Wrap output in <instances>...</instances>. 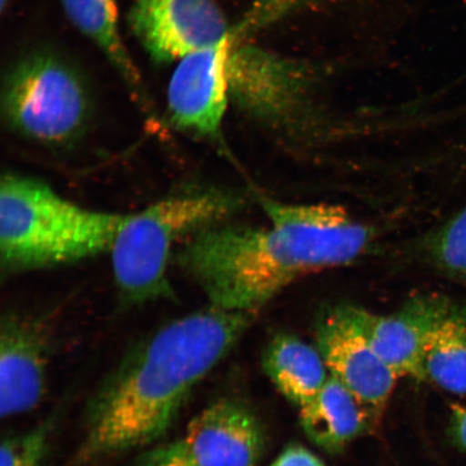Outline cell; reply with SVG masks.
Listing matches in <instances>:
<instances>
[{
  "mask_svg": "<svg viewBox=\"0 0 466 466\" xmlns=\"http://www.w3.org/2000/svg\"><path fill=\"white\" fill-rule=\"evenodd\" d=\"M231 36L180 58L167 89V107L179 129L217 137L228 97Z\"/></svg>",
  "mask_w": 466,
  "mask_h": 466,
  "instance_id": "obj_7",
  "label": "cell"
},
{
  "mask_svg": "<svg viewBox=\"0 0 466 466\" xmlns=\"http://www.w3.org/2000/svg\"><path fill=\"white\" fill-rule=\"evenodd\" d=\"M50 423L5 439L0 447V466H40L48 452Z\"/></svg>",
  "mask_w": 466,
  "mask_h": 466,
  "instance_id": "obj_18",
  "label": "cell"
},
{
  "mask_svg": "<svg viewBox=\"0 0 466 466\" xmlns=\"http://www.w3.org/2000/svg\"><path fill=\"white\" fill-rule=\"evenodd\" d=\"M451 304L446 296L421 294L389 316L355 306L349 310L370 347L395 374L419 380L425 347Z\"/></svg>",
  "mask_w": 466,
  "mask_h": 466,
  "instance_id": "obj_9",
  "label": "cell"
},
{
  "mask_svg": "<svg viewBox=\"0 0 466 466\" xmlns=\"http://www.w3.org/2000/svg\"><path fill=\"white\" fill-rule=\"evenodd\" d=\"M419 380L466 395V306L452 301L425 347Z\"/></svg>",
  "mask_w": 466,
  "mask_h": 466,
  "instance_id": "obj_15",
  "label": "cell"
},
{
  "mask_svg": "<svg viewBox=\"0 0 466 466\" xmlns=\"http://www.w3.org/2000/svg\"><path fill=\"white\" fill-rule=\"evenodd\" d=\"M131 28L156 62L167 63L229 36L214 0H133Z\"/></svg>",
  "mask_w": 466,
  "mask_h": 466,
  "instance_id": "obj_6",
  "label": "cell"
},
{
  "mask_svg": "<svg viewBox=\"0 0 466 466\" xmlns=\"http://www.w3.org/2000/svg\"><path fill=\"white\" fill-rule=\"evenodd\" d=\"M180 441L196 466H258L266 435L247 405L220 399L192 419Z\"/></svg>",
  "mask_w": 466,
  "mask_h": 466,
  "instance_id": "obj_10",
  "label": "cell"
},
{
  "mask_svg": "<svg viewBox=\"0 0 466 466\" xmlns=\"http://www.w3.org/2000/svg\"><path fill=\"white\" fill-rule=\"evenodd\" d=\"M269 227L215 224L195 233L173 259L209 306L256 312L289 284L329 269V254L299 204L258 195Z\"/></svg>",
  "mask_w": 466,
  "mask_h": 466,
  "instance_id": "obj_2",
  "label": "cell"
},
{
  "mask_svg": "<svg viewBox=\"0 0 466 466\" xmlns=\"http://www.w3.org/2000/svg\"><path fill=\"white\" fill-rule=\"evenodd\" d=\"M430 264L454 281L466 285V204L424 242Z\"/></svg>",
  "mask_w": 466,
  "mask_h": 466,
  "instance_id": "obj_17",
  "label": "cell"
},
{
  "mask_svg": "<svg viewBox=\"0 0 466 466\" xmlns=\"http://www.w3.org/2000/svg\"><path fill=\"white\" fill-rule=\"evenodd\" d=\"M246 198L218 187L175 192L129 214L110 248L122 304L141 306L173 294L167 268L180 244L240 211Z\"/></svg>",
  "mask_w": 466,
  "mask_h": 466,
  "instance_id": "obj_4",
  "label": "cell"
},
{
  "mask_svg": "<svg viewBox=\"0 0 466 466\" xmlns=\"http://www.w3.org/2000/svg\"><path fill=\"white\" fill-rule=\"evenodd\" d=\"M317 348L329 374L382 415L400 378L366 340L349 306L330 309L319 319Z\"/></svg>",
  "mask_w": 466,
  "mask_h": 466,
  "instance_id": "obj_8",
  "label": "cell"
},
{
  "mask_svg": "<svg viewBox=\"0 0 466 466\" xmlns=\"http://www.w3.org/2000/svg\"><path fill=\"white\" fill-rule=\"evenodd\" d=\"M2 110L11 129L57 146L84 133L92 104L85 80L71 64L51 52H35L5 76Z\"/></svg>",
  "mask_w": 466,
  "mask_h": 466,
  "instance_id": "obj_5",
  "label": "cell"
},
{
  "mask_svg": "<svg viewBox=\"0 0 466 466\" xmlns=\"http://www.w3.org/2000/svg\"><path fill=\"white\" fill-rule=\"evenodd\" d=\"M142 466H196L182 441L174 442L148 454Z\"/></svg>",
  "mask_w": 466,
  "mask_h": 466,
  "instance_id": "obj_19",
  "label": "cell"
},
{
  "mask_svg": "<svg viewBox=\"0 0 466 466\" xmlns=\"http://www.w3.org/2000/svg\"><path fill=\"white\" fill-rule=\"evenodd\" d=\"M451 435L460 450L466 452V406L453 405L451 416Z\"/></svg>",
  "mask_w": 466,
  "mask_h": 466,
  "instance_id": "obj_21",
  "label": "cell"
},
{
  "mask_svg": "<svg viewBox=\"0 0 466 466\" xmlns=\"http://www.w3.org/2000/svg\"><path fill=\"white\" fill-rule=\"evenodd\" d=\"M381 416L333 375L316 398L300 408V423L306 435L318 447L333 453L359 437L374 432Z\"/></svg>",
  "mask_w": 466,
  "mask_h": 466,
  "instance_id": "obj_13",
  "label": "cell"
},
{
  "mask_svg": "<svg viewBox=\"0 0 466 466\" xmlns=\"http://www.w3.org/2000/svg\"><path fill=\"white\" fill-rule=\"evenodd\" d=\"M8 0H2V10L5 9V5H7Z\"/></svg>",
  "mask_w": 466,
  "mask_h": 466,
  "instance_id": "obj_22",
  "label": "cell"
},
{
  "mask_svg": "<svg viewBox=\"0 0 466 466\" xmlns=\"http://www.w3.org/2000/svg\"><path fill=\"white\" fill-rule=\"evenodd\" d=\"M271 466H325L322 461L301 446H291L284 451Z\"/></svg>",
  "mask_w": 466,
  "mask_h": 466,
  "instance_id": "obj_20",
  "label": "cell"
},
{
  "mask_svg": "<svg viewBox=\"0 0 466 466\" xmlns=\"http://www.w3.org/2000/svg\"><path fill=\"white\" fill-rule=\"evenodd\" d=\"M49 348L39 326L14 314L0 326V415L11 418L35 410L44 399Z\"/></svg>",
  "mask_w": 466,
  "mask_h": 466,
  "instance_id": "obj_12",
  "label": "cell"
},
{
  "mask_svg": "<svg viewBox=\"0 0 466 466\" xmlns=\"http://www.w3.org/2000/svg\"><path fill=\"white\" fill-rule=\"evenodd\" d=\"M256 316L209 306L172 320L134 349L92 401L78 461L149 445L165 435L192 390Z\"/></svg>",
  "mask_w": 466,
  "mask_h": 466,
  "instance_id": "obj_1",
  "label": "cell"
},
{
  "mask_svg": "<svg viewBox=\"0 0 466 466\" xmlns=\"http://www.w3.org/2000/svg\"><path fill=\"white\" fill-rule=\"evenodd\" d=\"M229 95L243 109L269 121H287L299 107L304 78L293 63L267 52L232 49L227 66Z\"/></svg>",
  "mask_w": 466,
  "mask_h": 466,
  "instance_id": "obj_11",
  "label": "cell"
},
{
  "mask_svg": "<svg viewBox=\"0 0 466 466\" xmlns=\"http://www.w3.org/2000/svg\"><path fill=\"white\" fill-rule=\"evenodd\" d=\"M262 365L279 391L299 408L316 398L330 375L318 348L289 334L273 338Z\"/></svg>",
  "mask_w": 466,
  "mask_h": 466,
  "instance_id": "obj_14",
  "label": "cell"
},
{
  "mask_svg": "<svg viewBox=\"0 0 466 466\" xmlns=\"http://www.w3.org/2000/svg\"><path fill=\"white\" fill-rule=\"evenodd\" d=\"M127 217L80 207L38 179L5 174L0 183L3 271L46 269L109 253Z\"/></svg>",
  "mask_w": 466,
  "mask_h": 466,
  "instance_id": "obj_3",
  "label": "cell"
},
{
  "mask_svg": "<svg viewBox=\"0 0 466 466\" xmlns=\"http://www.w3.org/2000/svg\"><path fill=\"white\" fill-rule=\"evenodd\" d=\"M69 21L96 45L125 79L134 96L143 98V86L122 42L116 0H61Z\"/></svg>",
  "mask_w": 466,
  "mask_h": 466,
  "instance_id": "obj_16",
  "label": "cell"
}]
</instances>
